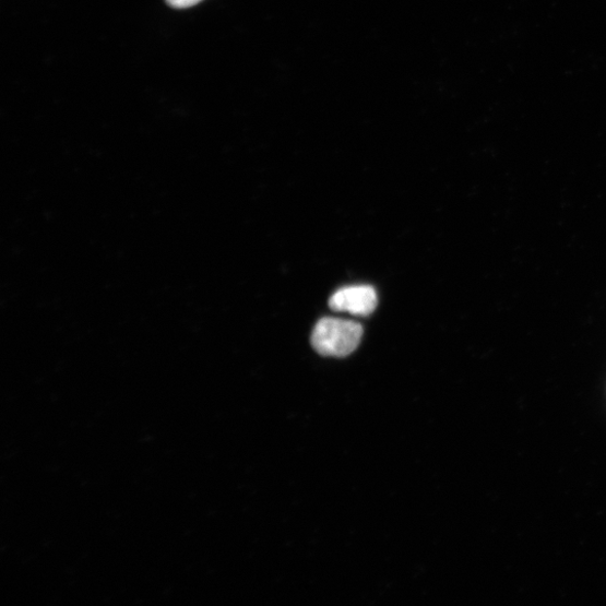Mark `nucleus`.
I'll list each match as a JSON object with an SVG mask.
<instances>
[{"mask_svg":"<svg viewBox=\"0 0 606 606\" xmlns=\"http://www.w3.org/2000/svg\"><path fill=\"white\" fill-rule=\"evenodd\" d=\"M363 328L358 322L340 318H322L311 336L312 347L322 356L345 357L359 345Z\"/></svg>","mask_w":606,"mask_h":606,"instance_id":"nucleus-1","label":"nucleus"},{"mask_svg":"<svg viewBox=\"0 0 606 606\" xmlns=\"http://www.w3.org/2000/svg\"><path fill=\"white\" fill-rule=\"evenodd\" d=\"M330 306L336 311H346L354 316L367 317L378 306V296L370 286L346 287L333 295Z\"/></svg>","mask_w":606,"mask_h":606,"instance_id":"nucleus-2","label":"nucleus"},{"mask_svg":"<svg viewBox=\"0 0 606 606\" xmlns=\"http://www.w3.org/2000/svg\"><path fill=\"white\" fill-rule=\"evenodd\" d=\"M166 2L174 9L183 10L198 5L202 0H166Z\"/></svg>","mask_w":606,"mask_h":606,"instance_id":"nucleus-3","label":"nucleus"}]
</instances>
